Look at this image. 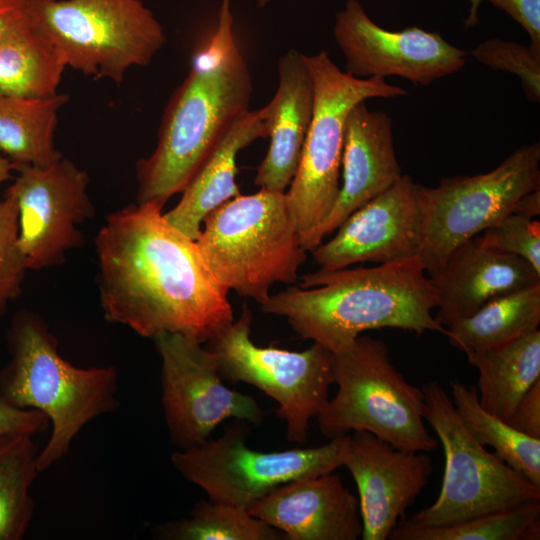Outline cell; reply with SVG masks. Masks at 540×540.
I'll return each mask as SVG.
<instances>
[{
  "label": "cell",
  "mask_w": 540,
  "mask_h": 540,
  "mask_svg": "<svg viewBox=\"0 0 540 540\" xmlns=\"http://www.w3.org/2000/svg\"><path fill=\"white\" fill-rule=\"evenodd\" d=\"M95 245L108 322L146 338L177 333L205 344L234 320L228 291L208 269L196 240L170 224L157 204L109 214Z\"/></svg>",
  "instance_id": "6da1fadb"
},
{
  "label": "cell",
  "mask_w": 540,
  "mask_h": 540,
  "mask_svg": "<svg viewBox=\"0 0 540 540\" xmlns=\"http://www.w3.org/2000/svg\"><path fill=\"white\" fill-rule=\"evenodd\" d=\"M436 307L435 289L419 256L367 268L319 269L260 304L262 312L285 318L300 337L332 354L367 330L445 335L446 328L432 315Z\"/></svg>",
  "instance_id": "7a4b0ae2"
},
{
  "label": "cell",
  "mask_w": 540,
  "mask_h": 540,
  "mask_svg": "<svg viewBox=\"0 0 540 540\" xmlns=\"http://www.w3.org/2000/svg\"><path fill=\"white\" fill-rule=\"evenodd\" d=\"M233 23L231 0H221L208 45L165 108L154 151L136 164L137 203L163 208L184 190L227 128L249 110L252 79Z\"/></svg>",
  "instance_id": "3957f363"
},
{
  "label": "cell",
  "mask_w": 540,
  "mask_h": 540,
  "mask_svg": "<svg viewBox=\"0 0 540 540\" xmlns=\"http://www.w3.org/2000/svg\"><path fill=\"white\" fill-rule=\"evenodd\" d=\"M10 360L0 371V394L11 404L49 419L51 433L37 456L43 472L61 460L92 420L119 408L114 366L77 367L58 351V341L39 316L20 312L8 331Z\"/></svg>",
  "instance_id": "277c9868"
},
{
  "label": "cell",
  "mask_w": 540,
  "mask_h": 540,
  "mask_svg": "<svg viewBox=\"0 0 540 540\" xmlns=\"http://www.w3.org/2000/svg\"><path fill=\"white\" fill-rule=\"evenodd\" d=\"M196 243L223 288L259 304L269 298L274 284L296 282L306 261L285 192L264 188L210 212Z\"/></svg>",
  "instance_id": "5b68a950"
},
{
  "label": "cell",
  "mask_w": 540,
  "mask_h": 540,
  "mask_svg": "<svg viewBox=\"0 0 540 540\" xmlns=\"http://www.w3.org/2000/svg\"><path fill=\"white\" fill-rule=\"evenodd\" d=\"M332 355L338 389L315 417L323 435L332 439L367 431L399 449L437 448L424 423L422 388L396 369L384 341L360 335Z\"/></svg>",
  "instance_id": "8992f818"
},
{
  "label": "cell",
  "mask_w": 540,
  "mask_h": 540,
  "mask_svg": "<svg viewBox=\"0 0 540 540\" xmlns=\"http://www.w3.org/2000/svg\"><path fill=\"white\" fill-rule=\"evenodd\" d=\"M28 20L67 67L116 84L131 67L148 65L166 41L142 0H29Z\"/></svg>",
  "instance_id": "52a82bcc"
},
{
  "label": "cell",
  "mask_w": 540,
  "mask_h": 540,
  "mask_svg": "<svg viewBox=\"0 0 540 540\" xmlns=\"http://www.w3.org/2000/svg\"><path fill=\"white\" fill-rule=\"evenodd\" d=\"M303 58L313 82V114L298 168L285 191L301 243L324 221L336 202L349 111L369 98L407 94L383 77L356 78L347 74L326 51L303 54Z\"/></svg>",
  "instance_id": "ba28073f"
},
{
  "label": "cell",
  "mask_w": 540,
  "mask_h": 540,
  "mask_svg": "<svg viewBox=\"0 0 540 540\" xmlns=\"http://www.w3.org/2000/svg\"><path fill=\"white\" fill-rule=\"evenodd\" d=\"M423 418L442 444L445 467L436 501L405 518L415 525L442 526L540 499V487L479 444L437 381L422 387Z\"/></svg>",
  "instance_id": "9c48e42d"
},
{
  "label": "cell",
  "mask_w": 540,
  "mask_h": 540,
  "mask_svg": "<svg viewBox=\"0 0 540 540\" xmlns=\"http://www.w3.org/2000/svg\"><path fill=\"white\" fill-rule=\"evenodd\" d=\"M246 424L235 420L220 437L171 455L176 470L210 501L248 510L282 484L331 473L343 464L349 434L317 447L262 452L247 445Z\"/></svg>",
  "instance_id": "30bf717a"
},
{
  "label": "cell",
  "mask_w": 540,
  "mask_h": 540,
  "mask_svg": "<svg viewBox=\"0 0 540 540\" xmlns=\"http://www.w3.org/2000/svg\"><path fill=\"white\" fill-rule=\"evenodd\" d=\"M252 313L243 306L237 320L205 344L222 379L255 386L278 404L290 442H306L312 418L328 400L334 384L333 355L320 344L302 351L260 347L251 339Z\"/></svg>",
  "instance_id": "8fae6325"
},
{
  "label": "cell",
  "mask_w": 540,
  "mask_h": 540,
  "mask_svg": "<svg viewBox=\"0 0 540 540\" xmlns=\"http://www.w3.org/2000/svg\"><path fill=\"white\" fill-rule=\"evenodd\" d=\"M540 188V143L517 148L493 170L420 185L424 211L419 258L429 277L440 272L463 242L514 211L525 194Z\"/></svg>",
  "instance_id": "7c38bea8"
},
{
  "label": "cell",
  "mask_w": 540,
  "mask_h": 540,
  "mask_svg": "<svg viewBox=\"0 0 540 540\" xmlns=\"http://www.w3.org/2000/svg\"><path fill=\"white\" fill-rule=\"evenodd\" d=\"M161 357L162 406L172 442L188 449L209 439L224 420L261 425L263 409L250 395L225 386L203 344L177 333L153 338Z\"/></svg>",
  "instance_id": "4fadbf2b"
},
{
  "label": "cell",
  "mask_w": 540,
  "mask_h": 540,
  "mask_svg": "<svg viewBox=\"0 0 540 540\" xmlns=\"http://www.w3.org/2000/svg\"><path fill=\"white\" fill-rule=\"evenodd\" d=\"M7 189L18 206V243L29 270L62 263L83 242L79 229L94 215L89 176L64 157L47 166L17 165Z\"/></svg>",
  "instance_id": "5bb4252c"
},
{
  "label": "cell",
  "mask_w": 540,
  "mask_h": 540,
  "mask_svg": "<svg viewBox=\"0 0 540 540\" xmlns=\"http://www.w3.org/2000/svg\"><path fill=\"white\" fill-rule=\"evenodd\" d=\"M333 35L346 60L345 72L356 78L397 76L414 85H429L467 63L468 52L439 33L416 26L387 30L357 0H347L336 13Z\"/></svg>",
  "instance_id": "9a60e30c"
},
{
  "label": "cell",
  "mask_w": 540,
  "mask_h": 540,
  "mask_svg": "<svg viewBox=\"0 0 540 540\" xmlns=\"http://www.w3.org/2000/svg\"><path fill=\"white\" fill-rule=\"evenodd\" d=\"M424 227L420 184L402 175L351 213L311 252L321 270L364 262L387 264L419 256Z\"/></svg>",
  "instance_id": "2e32d148"
},
{
  "label": "cell",
  "mask_w": 540,
  "mask_h": 540,
  "mask_svg": "<svg viewBox=\"0 0 540 540\" xmlns=\"http://www.w3.org/2000/svg\"><path fill=\"white\" fill-rule=\"evenodd\" d=\"M342 466L357 486L362 540H387L433 473L425 452L396 448L367 431L348 435Z\"/></svg>",
  "instance_id": "e0dca14e"
},
{
  "label": "cell",
  "mask_w": 540,
  "mask_h": 540,
  "mask_svg": "<svg viewBox=\"0 0 540 540\" xmlns=\"http://www.w3.org/2000/svg\"><path fill=\"white\" fill-rule=\"evenodd\" d=\"M391 117L372 111L365 101L349 111L345 121L342 183L336 202L324 219L302 242L312 251L356 209L392 186L403 175L393 140Z\"/></svg>",
  "instance_id": "ac0fdd59"
},
{
  "label": "cell",
  "mask_w": 540,
  "mask_h": 540,
  "mask_svg": "<svg viewBox=\"0 0 540 540\" xmlns=\"http://www.w3.org/2000/svg\"><path fill=\"white\" fill-rule=\"evenodd\" d=\"M248 511L286 540H357L363 532L358 498L333 472L282 484Z\"/></svg>",
  "instance_id": "d6986e66"
},
{
  "label": "cell",
  "mask_w": 540,
  "mask_h": 540,
  "mask_svg": "<svg viewBox=\"0 0 540 540\" xmlns=\"http://www.w3.org/2000/svg\"><path fill=\"white\" fill-rule=\"evenodd\" d=\"M430 279L437 297L434 317L444 328L496 297L540 284L528 262L487 245L480 234L455 248Z\"/></svg>",
  "instance_id": "ffe728a7"
},
{
  "label": "cell",
  "mask_w": 540,
  "mask_h": 540,
  "mask_svg": "<svg viewBox=\"0 0 540 540\" xmlns=\"http://www.w3.org/2000/svg\"><path fill=\"white\" fill-rule=\"evenodd\" d=\"M314 88L303 54L288 50L278 60V87L266 105L268 151L254 179L256 186L285 192L299 165L311 123Z\"/></svg>",
  "instance_id": "44dd1931"
},
{
  "label": "cell",
  "mask_w": 540,
  "mask_h": 540,
  "mask_svg": "<svg viewBox=\"0 0 540 540\" xmlns=\"http://www.w3.org/2000/svg\"><path fill=\"white\" fill-rule=\"evenodd\" d=\"M269 136L266 106L248 110L223 133L193 177L166 220L196 240L206 216L241 194L236 183L238 153L259 138Z\"/></svg>",
  "instance_id": "7402d4cb"
},
{
  "label": "cell",
  "mask_w": 540,
  "mask_h": 540,
  "mask_svg": "<svg viewBox=\"0 0 540 540\" xmlns=\"http://www.w3.org/2000/svg\"><path fill=\"white\" fill-rule=\"evenodd\" d=\"M478 370L480 405L508 421L526 392L540 379V331L467 358Z\"/></svg>",
  "instance_id": "603a6c76"
},
{
  "label": "cell",
  "mask_w": 540,
  "mask_h": 540,
  "mask_svg": "<svg viewBox=\"0 0 540 540\" xmlns=\"http://www.w3.org/2000/svg\"><path fill=\"white\" fill-rule=\"evenodd\" d=\"M68 96L0 95V151L17 165L47 166L63 156L54 135L58 113Z\"/></svg>",
  "instance_id": "cb8c5ba5"
},
{
  "label": "cell",
  "mask_w": 540,
  "mask_h": 540,
  "mask_svg": "<svg viewBox=\"0 0 540 540\" xmlns=\"http://www.w3.org/2000/svg\"><path fill=\"white\" fill-rule=\"evenodd\" d=\"M540 284L496 297L452 323L445 336L469 358L538 329Z\"/></svg>",
  "instance_id": "d4e9b609"
},
{
  "label": "cell",
  "mask_w": 540,
  "mask_h": 540,
  "mask_svg": "<svg viewBox=\"0 0 540 540\" xmlns=\"http://www.w3.org/2000/svg\"><path fill=\"white\" fill-rule=\"evenodd\" d=\"M66 67L57 49L29 20L0 36V95H55Z\"/></svg>",
  "instance_id": "484cf974"
},
{
  "label": "cell",
  "mask_w": 540,
  "mask_h": 540,
  "mask_svg": "<svg viewBox=\"0 0 540 540\" xmlns=\"http://www.w3.org/2000/svg\"><path fill=\"white\" fill-rule=\"evenodd\" d=\"M453 405L469 433L484 447L540 487V438L525 435L507 421L486 411L479 403L476 386L450 382Z\"/></svg>",
  "instance_id": "4316f807"
},
{
  "label": "cell",
  "mask_w": 540,
  "mask_h": 540,
  "mask_svg": "<svg viewBox=\"0 0 540 540\" xmlns=\"http://www.w3.org/2000/svg\"><path fill=\"white\" fill-rule=\"evenodd\" d=\"M390 540H539L540 499L442 526H420L402 518Z\"/></svg>",
  "instance_id": "83f0119b"
},
{
  "label": "cell",
  "mask_w": 540,
  "mask_h": 540,
  "mask_svg": "<svg viewBox=\"0 0 540 540\" xmlns=\"http://www.w3.org/2000/svg\"><path fill=\"white\" fill-rule=\"evenodd\" d=\"M33 436H0V540H21L32 521L30 487L39 470Z\"/></svg>",
  "instance_id": "f1b7e54d"
},
{
  "label": "cell",
  "mask_w": 540,
  "mask_h": 540,
  "mask_svg": "<svg viewBox=\"0 0 540 540\" xmlns=\"http://www.w3.org/2000/svg\"><path fill=\"white\" fill-rule=\"evenodd\" d=\"M164 540H281L284 534L254 517L246 508L200 500L187 517L154 528Z\"/></svg>",
  "instance_id": "f546056e"
},
{
  "label": "cell",
  "mask_w": 540,
  "mask_h": 540,
  "mask_svg": "<svg viewBox=\"0 0 540 540\" xmlns=\"http://www.w3.org/2000/svg\"><path fill=\"white\" fill-rule=\"evenodd\" d=\"M470 54L493 70L515 74L527 99L540 101V48L492 38L476 45Z\"/></svg>",
  "instance_id": "4dcf8cb0"
},
{
  "label": "cell",
  "mask_w": 540,
  "mask_h": 540,
  "mask_svg": "<svg viewBox=\"0 0 540 540\" xmlns=\"http://www.w3.org/2000/svg\"><path fill=\"white\" fill-rule=\"evenodd\" d=\"M18 206L15 199L5 193L0 201V317L7 305L20 295L26 259L19 243Z\"/></svg>",
  "instance_id": "1f68e13d"
},
{
  "label": "cell",
  "mask_w": 540,
  "mask_h": 540,
  "mask_svg": "<svg viewBox=\"0 0 540 540\" xmlns=\"http://www.w3.org/2000/svg\"><path fill=\"white\" fill-rule=\"evenodd\" d=\"M481 236L487 245L524 259L540 274V223L536 218L512 212Z\"/></svg>",
  "instance_id": "d6a6232c"
},
{
  "label": "cell",
  "mask_w": 540,
  "mask_h": 540,
  "mask_svg": "<svg viewBox=\"0 0 540 540\" xmlns=\"http://www.w3.org/2000/svg\"><path fill=\"white\" fill-rule=\"evenodd\" d=\"M49 426V419L42 412L17 407L0 394V436L18 433L35 436Z\"/></svg>",
  "instance_id": "836d02e7"
},
{
  "label": "cell",
  "mask_w": 540,
  "mask_h": 540,
  "mask_svg": "<svg viewBox=\"0 0 540 540\" xmlns=\"http://www.w3.org/2000/svg\"><path fill=\"white\" fill-rule=\"evenodd\" d=\"M505 11L530 37V45L540 48V0H486Z\"/></svg>",
  "instance_id": "e575fe53"
},
{
  "label": "cell",
  "mask_w": 540,
  "mask_h": 540,
  "mask_svg": "<svg viewBox=\"0 0 540 540\" xmlns=\"http://www.w3.org/2000/svg\"><path fill=\"white\" fill-rule=\"evenodd\" d=\"M507 422L525 435L540 438V379L522 397Z\"/></svg>",
  "instance_id": "d590c367"
},
{
  "label": "cell",
  "mask_w": 540,
  "mask_h": 540,
  "mask_svg": "<svg viewBox=\"0 0 540 540\" xmlns=\"http://www.w3.org/2000/svg\"><path fill=\"white\" fill-rule=\"evenodd\" d=\"M29 0H0V36L28 21Z\"/></svg>",
  "instance_id": "8d00e7d4"
},
{
  "label": "cell",
  "mask_w": 540,
  "mask_h": 540,
  "mask_svg": "<svg viewBox=\"0 0 540 540\" xmlns=\"http://www.w3.org/2000/svg\"><path fill=\"white\" fill-rule=\"evenodd\" d=\"M519 214L526 215L531 218H536L540 215V188L530 191L523 195L514 208V211Z\"/></svg>",
  "instance_id": "74e56055"
},
{
  "label": "cell",
  "mask_w": 540,
  "mask_h": 540,
  "mask_svg": "<svg viewBox=\"0 0 540 540\" xmlns=\"http://www.w3.org/2000/svg\"><path fill=\"white\" fill-rule=\"evenodd\" d=\"M16 165L0 151V184L12 178Z\"/></svg>",
  "instance_id": "f35d334b"
},
{
  "label": "cell",
  "mask_w": 540,
  "mask_h": 540,
  "mask_svg": "<svg viewBox=\"0 0 540 540\" xmlns=\"http://www.w3.org/2000/svg\"><path fill=\"white\" fill-rule=\"evenodd\" d=\"M469 1H470V9H469V15L465 21V25L467 27H472L478 22V10L481 3L484 0H469Z\"/></svg>",
  "instance_id": "ab89813d"
},
{
  "label": "cell",
  "mask_w": 540,
  "mask_h": 540,
  "mask_svg": "<svg viewBox=\"0 0 540 540\" xmlns=\"http://www.w3.org/2000/svg\"><path fill=\"white\" fill-rule=\"evenodd\" d=\"M274 0H257V5L259 7H265L269 3L273 2Z\"/></svg>",
  "instance_id": "60d3db41"
}]
</instances>
